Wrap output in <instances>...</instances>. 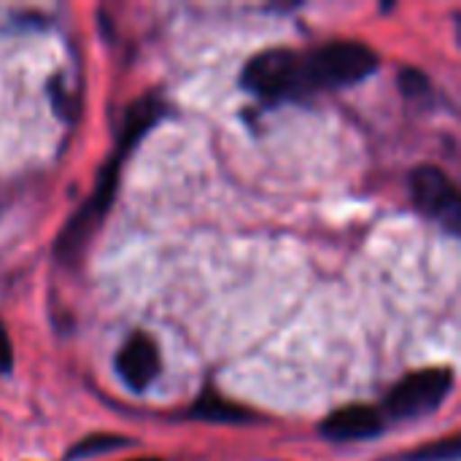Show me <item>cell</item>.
<instances>
[{
	"mask_svg": "<svg viewBox=\"0 0 461 461\" xmlns=\"http://www.w3.org/2000/svg\"><path fill=\"white\" fill-rule=\"evenodd\" d=\"M130 461H159V459H130Z\"/></svg>",
	"mask_w": 461,
	"mask_h": 461,
	"instance_id": "13",
	"label": "cell"
},
{
	"mask_svg": "<svg viewBox=\"0 0 461 461\" xmlns=\"http://www.w3.org/2000/svg\"><path fill=\"white\" fill-rule=\"evenodd\" d=\"M384 427V419L375 408L367 405H351L338 413H332L321 424V435L335 443H351V440H367L375 438Z\"/></svg>",
	"mask_w": 461,
	"mask_h": 461,
	"instance_id": "7",
	"label": "cell"
},
{
	"mask_svg": "<svg viewBox=\"0 0 461 461\" xmlns=\"http://www.w3.org/2000/svg\"><path fill=\"white\" fill-rule=\"evenodd\" d=\"M459 456V438H446L440 443H432L421 451H413V456H408V461H454Z\"/></svg>",
	"mask_w": 461,
	"mask_h": 461,
	"instance_id": "10",
	"label": "cell"
},
{
	"mask_svg": "<svg viewBox=\"0 0 461 461\" xmlns=\"http://www.w3.org/2000/svg\"><path fill=\"white\" fill-rule=\"evenodd\" d=\"M116 370L122 375V381L132 389V392H146L154 378L159 375V348L157 343L143 335L135 332L119 351L116 357Z\"/></svg>",
	"mask_w": 461,
	"mask_h": 461,
	"instance_id": "6",
	"label": "cell"
},
{
	"mask_svg": "<svg viewBox=\"0 0 461 461\" xmlns=\"http://www.w3.org/2000/svg\"><path fill=\"white\" fill-rule=\"evenodd\" d=\"M159 103L146 97L135 105H130L127 111V119H124V132H122V146H119V154H113L111 165L103 170L100 181H97V189L92 192L89 203L70 219V224L62 230L59 235V243H57V257L70 262L78 257V251L86 246V240L92 238L95 227L100 224V219L105 216V211L111 208L113 203V194H116V184H119V165H122V157L130 151V146L154 124V119L159 116Z\"/></svg>",
	"mask_w": 461,
	"mask_h": 461,
	"instance_id": "1",
	"label": "cell"
},
{
	"mask_svg": "<svg viewBox=\"0 0 461 461\" xmlns=\"http://www.w3.org/2000/svg\"><path fill=\"white\" fill-rule=\"evenodd\" d=\"M305 81L311 89H338L365 81L378 70V54L359 41L327 43L311 54H303Z\"/></svg>",
	"mask_w": 461,
	"mask_h": 461,
	"instance_id": "2",
	"label": "cell"
},
{
	"mask_svg": "<svg viewBox=\"0 0 461 461\" xmlns=\"http://www.w3.org/2000/svg\"><path fill=\"white\" fill-rule=\"evenodd\" d=\"M451 389H454V373L448 367H427L421 373L408 375L405 381H400L392 389V394L386 400V411L394 419L427 416L438 405H443V400L451 394Z\"/></svg>",
	"mask_w": 461,
	"mask_h": 461,
	"instance_id": "4",
	"label": "cell"
},
{
	"mask_svg": "<svg viewBox=\"0 0 461 461\" xmlns=\"http://www.w3.org/2000/svg\"><path fill=\"white\" fill-rule=\"evenodd\" d=\"M122 446H127V440L113 438V435H92V438L81 440L76 448H70L68 459H89L95 454H103V451H111V448H122Z\"/></svg>",
	"mask_w": 461,
	"mask_h": 461,
	"instance_id": "9",
	"label": "cell"
},
{
	"mask_svg": "<svg viewBox=\"0 0 461 461\" xmlns=\"http://www.w3.org/2000/svg\"><path fill=\"white\" fill-rule=\"evenodd\" d=\"M243 86L267 100H286L308 95L303 54L289 49H270L254 57L243 70Z\"/></svg>",
	"mask_w": 461,
	"mask_h": 461,
	"instance_id": "3",
	"label": "cell"
},
{
	"mask_svg": "<svg viewBox=\"0 0 461 461\" xmlns=\"http://www.w3.org/2000/svg\"><path fill=\"white\" fill-rule=\"evenodd\" d=\"M192 416L194 419H205V421H246L249 419V413L243 411V408H235V405H230V402H224L221 397H216V394H205L197 405H194V411H192Z\"/></svg>",
	"mask_w": 461,
	"mask_h": 461,
	"instance_id": "8",
	"label": "cell"
},
{
	"mask_svg": "<svg viewBox=\"0 0 461 461\" xmlns=\"http://www.w3.org/2000/svg\"><path fill=\"white\" fill-rule=\"evenodd\" d=\"M411 197L419 211H424L432 219H440L451 232L459 230V192L440 167H416L411 173Z\"/></svg>",
	"mask_w": 461,
	"mask_h": 461,
	"instance_id": "5",
	"label": "cell"
},
{
	"mask_svg": "<svg viewBox=\"0 0 461 461\" xmlns=\"http://www.w3.org/2000/svg\"><path fill=\"white\" fill-rule=\"evenodd\" d=\"M400 86H402V92H405L408 97H413V100H419V97H424V95L429 92L427 76L419 73V70H413V68H405V70L400 73Z\"/></svg>",
	"mask_w": 461,
	"mask_h": 461,
	"instance_id": "11",
	"label": "cell"
},
{
	"mask_svg": "<svg viewBox=\"0 0 461 461\" xmlns=\"http://www.w3.org/2000/svg\"><path fill=\"white\" fill-rule=\"evenodd\" d=\"M11 367H14V351H11L8 332L0 324V373H11Z\"/></svg>",
	"mask_w": 461,
	"mask_h": 461,
	"instance_id": "12",
	"label": "cell"
}]
</instances>
